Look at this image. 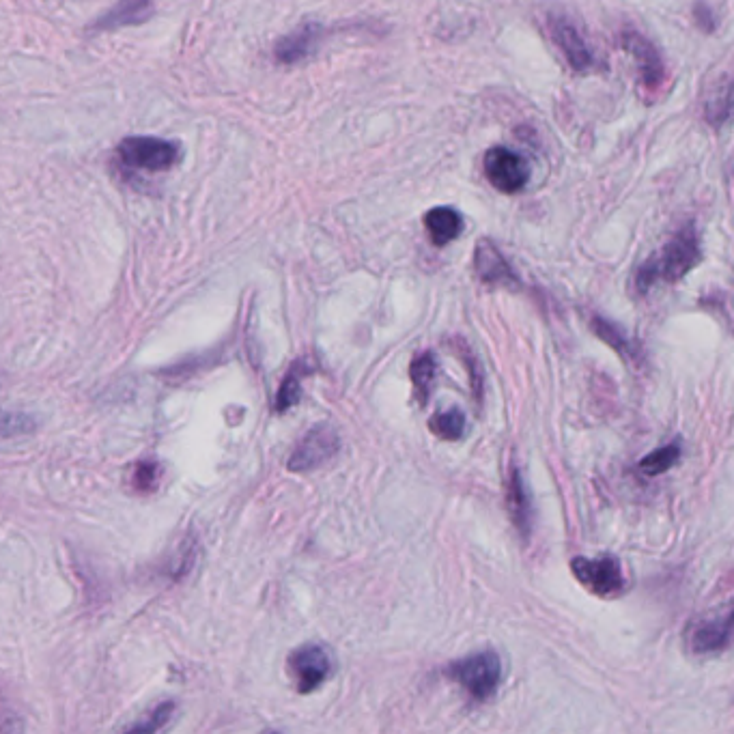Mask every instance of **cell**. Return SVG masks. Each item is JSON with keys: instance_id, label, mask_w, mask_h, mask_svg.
<instances>
[{"instance_id": "3957f363", "label": "cell", "mask_w": 734, "mask_h": 734, "mask_svg": "<svg viewBox=\"0 0 734 734\" xmlns=\"http://www.w3.org/2000/svg\"><path fill=\"white\" fill-rule=\"evenodd\" d=\"M571 571L590 595L599 599H618L627 590L623 567L616 556L603 554L599 558L577 556L571 560Z\"/></svg>"}, {"instance_id": "9c48e42d", "label": "cell", "mask_w": 734, "mask_h": 734, "mask_svg": "<svg viewBox=\"0 0 734 734\" xmlns=\"http://www.w3.org/2000/svg\"><path fill=\"white\" fill-rule=\"evenodd\" d=\"M623 46L633 56L635 67H638V74L644 82V87L646 89L661 87L666 72H663L661 56L657 54V50H655V46L651 44V41H648L646 37H642L640 33L627 31L623 35Z\"/></svg>"}, {"instance_id": "44dd1931", "label": "cell", "mask_w": 734, "mask_h": 734, "mask_svg": "<svg viewBox=\"0 0 734 734\" xmlns=\"http://www.w3.org/2000/svg\"><path fill=\"white\" fill-rule=\"evenodd\" d=\"M302 369H304L302 364L293 366L291 373L285 377V381H282V386L278 390V397H276V412H287V409H291L295 403L300 401V397H302V388H300Z\"/></svg>"}, {"instance_id": "8992f818", "label": "cell", "mask_w": 734, "mask_h": 734, "mask_svg": "<svg viewBox=\"0 0 734 734\" xmlns=\"http://www.w3.org/2000/svg\"><path fill=\"white\" fill-rule=\"evenodd\" d=\"M485 175L496 190L504 194H517L528 186V164L519 153L508 147H491L485 153Z\"/></svg>"}, {"instance_id": "ba28073f", "label": "cell", "mask_w": 734, "mask_h": 734, "mask_svg": "<svg viewBox=\"0 0 734 734\" xmlns=\"http://www.w3.org/2000/svg\"><path fill=\"white\" fill-rule=\"evenodd\" d=\"M474 270L485 285L491 287H519V278L513 267L506 263L502 252L489 239H483L474 250Z\"/></svg>"}, {"instance_id": "277c9868", "label": "cell", "mask_w": 734, "mask_h": 734, "mask_svg": "<svg viewBox=\"0 0 734 734\" xmlns=\"http://www.w3.org/2000/svg\"><path fill=\"white\" fill-rule=\"evenodd\" d=\"M117 158L130 168L160 173L177 164L179 147L164 138L130 136L117 147Z\"/></svg>"}, {"instance_id": "484cf974", "label": "cell", "mask_w": 734, "mask_h": 734, "mask_svg": "<svg viewBox=\"0 0 734 734\" xmlns=\"http://www.w3.org/2000/svg\"><path fill=\"white\" fill-rule=\"evenodd\" d=\"M270 734H278V732H270Z\"/></svg>"}, {"instance_id": "e0dca14e", "label": "cell", "mask_w": 734, "mask_h": 734, "mask_svg": "<svg viewBox=\"0 0 734 734\" xmlns=\"http://www.w3.org/2000/svg\"><path fill=\"white\" fill-rule=\"evenodd\" d=\"M429 429L444 442H457L465 433V416L461 409L450 407L446 412H437L429 420Z\"/></svg>"}, {"instance_id": "2e32d148", "label": "cell", "mask_w": 734, "mask_h": 734, "mask_svg": "<svg viewBox=\"0 0 734 734\" xmlns=\"http://www.w3.org/2000/svg\"><path fill=\"white\" fill-rule=\"evenodd\" d=\"M151 11H153V5L149 3H121L115 9L104 13L95 26L97 28H119L127 24H136V22L147 20Z\"/></svg>"}, {"instance_id": "d4e9b609", "label": "cell", "mask_w": 734, "mask_h": 734, "mask_svg": "<svg viewBox=\"0 0 734 734\" xmlns=\"http://www.w3.org/2000/svg\"><path fill=\"white\" fill-rule=\"evenodd\" d=\"M35 429V420L26 414L0 412V435H20Z\"/></svg>"}, {"instance_id": "ac0fdd59", "label": "cell", "mask_w": 734, "mask_h": 734, "mask_svg": "<svg viewBox=\"0 0 734 734\" xmlns=\"http://www.w3.org/2000/svg\"><path fill=\"white\" fill-rule=\"evenodd\" d=\"M679 459H681V444L672 442V444L657 448L655 453L646 455L640 461V472L646 474V476H661V474H666L668 470H672L674 465L679 463Z\"/></svg>"}, {"instance_id": "6da1fadb", "label": "cell", "mask_w": 734, "mask_h": 734, "mask_svg": "<svg viewBox=\"0 0 734 734\" xmlns=\"http://www.w3.org/2000/svg\"><path fill=\"white\" fill-rule=\"evenodd\" d=\"M700 239L694 224H685V227L676 233L666 246H661L653 257H648L635 276V287L640 293H648L659 282H672L685 278L694 267L700 263Z\"/></svg>"}, {"instance_id": "8fae6325", "label": "cell", "mask_w": 734, "mask_h": 734, "mask_svg": "<svg viewBox=\"0 0 734 734\" xmlns=\"http://www.w3.org/2000/svg\"><path fill=\"white\" fill-rule=\"evenodd\" d=\"M506 504H508V515H511L517 532L521 534V539L528 541L532 534V506H530V498L524 487V481H521V474L515 465L508 470V478H506Z\"/></svg>"}, {"instance_id": "30bf717a", "label": "cell", "mask_w": 734, "mask_h": 734, "mask_svg": "<svg viewBox=\"0 0 734 734\" xmlns=\"http://www.w3.org/2000/svg\"><path fill=\"white\" fill-rule=\"evenodd\" d=\"M552 37L562 50V54L567 56L569 65L577 69V72H586V69H590L592 63H595L582 33L577 31V26L567 18H556L552 22Z\"/></svg>"}, {"instance_id": "7c38bea8", "label": "cell", "mask_w": 734, "mask_h": 734, "mask_svg": "<svg viewBox=\"0 0 734 734\" xmlns=\"http://www.w3.org/2000/svg\"><path fill=\"white\" fill-rule=\"evenodd\" d=\"M730 614H724L722 618L704 620V623L696 625L694 631L689 635L691 651L698 655H711L717 651H724L730 644Z\"/></svg>"}, {"instance_id": "7a4b0ae2", "label": "cell", "mask_w": 734, "mask_h": 734, "mask_svg": "<svg viewBox=\"0 0 734 734\" xmlns=\"http://www.w3.org/2000/svg\"><path fill=\"white\" fill-rule=\"evenodd\" d=\"M446 674L457 681L476 702H485L493 696L502 679V661L498 653L481 651L453 661Z\"/></svg>"}, {"instance_id": "4fadbf2b", "label": "cell", "mask_w": 734, "mask_h": 734, "mask_svg": "<svg viewBox=\"0 0 734 734\" xmlns=\"http://www.w3.org/2000/svg\"><path fill=\"white\" fill-rule=\"evenodd\" d=\"M319 35H321L319 24H302L300 28H295L293 33L285 35L278 41L274 48L276 59L287 65L306 59L308 54L315 52Z\"/></svg>"}, {"instance_id": "d6986e66", "label": "cell", "mask_w": 734, "mask_h": 734, "mask_svg": "<svg viewBox=\"0 0 734 734\" xmlns=\"http://www.w3.org/2000/svg\"><path fill=\"white\" fill-rule=\"evenodd\" d=\"M175 711H177V704L173 700H166V702L158 704V707H155L149 713V717L143 719V722H138L125 734H158L168 722H171Z\"/></svg>"}, {"instance_id": "5bb4252c", "label": "cell", "mask_w": 734, "mask_h": 734, "mask_svg": "<svg viewBox=\"0 0 734 734\" xmlns=\"http://www.w3.org/2000/svg\"><path fill=\"white\" fill-rule=\"evenodd\" d=\"M425 227L429 231L431 242L437 248H442V246H448L453 239H457L463 233V218L453 207H435L427 211Z\"/></svg>"}, {"instance_id": "7402d4cb", "label": "cell", "mask_w": 734, "mask_h": 734, "mask_svg": "<svg viewBox=\"0 0 734 734\" xmlns=\"http://www.w3.org/2000/svg\"><path fill=\"white\" fill-rule=\"evenodd\" d=\"M130 483L136 493H153L160 485V465L155 461H140L132 472Z\"/></svg>"}, {"instance_id": "ffe728a7", "label": "cell", "mask_w": 734, "mask_h": 734, "mask_svg": "<svg viewBox=\"0 0 734 734\" xmlns=\"http://www.w3.org/2000/svg\"><path fill=\"white\" fill-rule=\"evenodd\" d=\"M592 330H595V334L601 338V341H605L612 349H616L620 356L633 358V347H631V343L627 341L623 332H620L616 326H612L610 321H605L601 317H595V319H592Z\"/></svg>"}, {"instance_id": "9a60e30c", "label": "cell", "mask_w": 734, "mask_h": 734, "mask_svg": "<svg viewBox=\"0 0 734 734\" xmlns=\"http://www.w3.org/2000/svg\"><path fill=\"white\" fill-rule=\"evenodd\" d=\"M435 371H437V364H435V356L431 354V351H422V354L414 358L412 366H409V375H412L414 392H416V399L420 405L429 403L431 388L435 384Z\"/></svg>"}, {"instance_id": "5b68a950", "label": "cell", "mask_w": 734, "mask_h": 734, "mask_svg": "<svg viewBox=\"0 0 734 734\" xmlns=\"http://www.w3.org/2000/svg\"><path fill=\"white\" fill-rule=\"evenodd\" d=\"M287 670L298 694H313L334 672V659L326 646L306 644L295 648L287 659Z\"/></svg>"}, {"instance_id": "603a6c76", "label": "cell", "mask_w": 734, "mask_h": 734, "mask_svg": "<svg viewBox=\"0 0 734 734\" xmlns=\"http://www.w3.org/2000/svg\"><path fill=\"white\" fill-rule=\"evenodd\" d=\"M730 78H724V84L719 87V95L713 97V100L707 104V119L713 125H722L728 117H730Z\"/></svg>"}, {"instance_id": "52a82bcc", "label": "cell", "mask_w": 734, "mask_h": 734, "mask_svg": "<svg viewBox=\"0 0 734 734\" xmlns=\"http://www.w3.org/2000/svg\"><path fill=\"white\" fill-rule=\"evenodd\" d=\"M341 448V440L332 427L328 425H317L310 429L304 440L295 446V450L289 457L287 468L291 472H313L321 468L323 463H328Z\"/></svg>"}, {"instance_id": "cb8c5ba5", "label": "cell", "mask_w": 734, "mask_h": 734, "mask_svg": "<svg viewBox=\"0 0 734 734\" xmlns=\"http://www.w3.org/2000/svg\"><path fill=\"white\" fill-rule=\"evenodd\" d=\"M0 734H24V722L20 713L0 689Z\"/></svg>"}]
</instances>
